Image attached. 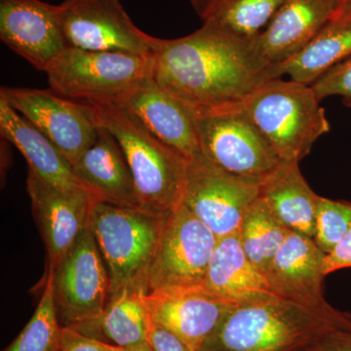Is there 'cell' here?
I'll list each match as a JSON object with an SVG mask.
<instances>
[{"label":"cell","mask_w":351,"mask_h":351,"mask_svg":"<svg viewBox=\"0 0 351 351\" xmlns=\"http://www.w3.org/2000/svg\"><path fill=\"white\" fill-rule=\"evenodd\" d=\"M351 267V228L343 239L335 247L331 253L327 254L324 260L325 276L337 270Z\"/></svg>","instance_id":"obj_31"},{"label":"cell","mask_w":351,"mask_h":351,"mask_svg":"<svg viewBox=\"0 0 351 351\" xmlns=\"http://www.w3.org/2000/svg\"><path fill=\"white\" fill-rule=\"evenodd\" d=\"M61 336L62 326L55 309L52 272L49 269L34 315L3 351H59Z\"/></svg>","instance_id":"obj_27"},{"label":"cell","mask_w":351,"mask_h":351,"mask_svg":"<svg viewBox=\"0 0 351 351\" xmlns=\"http://www.w3.org/2000/svg\"><path fill=\"white\" fill-rule=\"evenodd\" d=\"M332 306L311 308L279 298L233 307L199 351H302L343 319Z\"/></svg>","instance_id":"obj_2"},{"label":"cell","mask_w":351,"mask_h":351,"mask_svg":"<svg viewBox=\"0 0 351 351\" xmlns=\"http://www.w3.org/2000/svg\"><path fill=\"white\" fill-rule=\"evenodd\" d=\"M152 322L199 351L226 314L239 302L212 294L202 286L156 290L145 295Z\"/></svg>","instance_id":"obj_13"},{"label":"cell","mask_w":351,"mask_h":351,"mask_svg":"<svg viewBox=\"0 0 351 351\" xmlns=\"http://www.w3.org/2000/svg\"><path fill=\"white\" fill-rule=\"evenodd\" d=\"M241 104L195 112L201 151L226 172L260 184L286 160L263 137Z\"/></svg>","instance_id":"obj_8"},{"label":"cell","mask_w":351,"mask_h":351,"mask_svg":"<svg viewBox=\"0 0 351 351\" xmlns=\"http://www.w3.org/2000/svg\"><path fill=\"white\" fill-rule=\"evenodd\" d=\"M318 99L341 97L343 105L351 108V56L324 73L313 84Z\"/></svg>","instance_id":"obj_29"},{"label":"cell","mask_w":351,"mask_h":351,"mask_svg":"<svg viewBox=\"0 0 351 351\" xmlns=\"http://www.w3.org/2000/svg\"><path fill=\"white\" fill-rule=\"evenodd\" d=\"M0 38L41 71L68 48L58 5L41 0H0Z\"/></svg>","instance_id":"obj_14"},{"label":"cell","mask_w":351,"mask_h":351,"mask_svg":"<svg viewBox=\"0 0 351 351\" xmlns=\"http://www.w3.org/2000/svg\"><path fill=\"white\" fill-rule=\"evenodd\" d=\"M260 198L291 232L314 239L320 195L307 184L297 161H283L260 184Z\"/></svg>","instance_id":"obj_22"},{"label":"cell","mask_w":351,"mask_h":351,"mask_svg":"<svg viewBox=\"0 0 351 351\" xmlns=\"http://www.w3.org/2000/svg\"><path fill=\"white\" fill-rule=\"evenodd\" d=\"M145 291L122 289L110 295L100 324L99 339L112 346L131 348L149 343L152 318Z\"/></svg>","instance_id":"obj_24"},{"label":"cell","mask_w":351,"mask_h":351,"mask_svg":"<svg viewBox=\"0 0 351 351\" xmlns=\"http://www.w3.org/2000/svg\"><path fill=\"white\" fill-rule=\"evenodd\" d=\"M152 57L114 51L66 48L45 71L50 89L91 106L120 105L152 77Z\"/></svg>","instance_id":"obj_6"},{"label":"cell","mask_w":351,"mask_h":351,"mask_svg":"<svg viewBox=\"0 0 351 351\" xmlns=\"http://www.w3.org/2000/svg\"><path fill=\"white\" fill-rule=\"evenodd\" d=\"M133 113L154 137L186 158L202 154L195 112L149 77L120 105Z\"/></svg>","instance_id":"obj_16"},{"label":"cell","mask_w":351,"mask_h":351,"mask_svg":"<svg viewBox=\"0 0 351 351\" xmlns=\"http://www.w3.org/2000/svg\"><path fill=\"white\" fill-rule=\"evenodd\" d=\"M0 132L15 145L29 168L41 181L53 188L73 195H95L75 175L73 165L29 120L0 99ZM100 199V198H99Z\"/></svg>","instance_id":"obj_19"},{"label":"cell","mask_w":351,"mask_h":351,"mask_svg":"<svg viewBox=\"0 0 351 351\" xmlns=\"http://www.w3.org/2000/svg\"><path fill=\"white\" fill-rule=\"evenodd\" d=\"M258 193L260 184L226 172L203 154L189 159L182 204L218 239L239 232Z\"/></svg>","instance_id":"obj_11"},{"label":"cell","mask_w":351,"mask_h":351,"mask_svg":"<svg viewBox=\"0 0 351 351\" xmlns=\"http://www.w3.org/2000/svg\"><path fill=\"white\" fill-rule=\"evenodd\" d=\"M336 13L351 14V0H341Z\"/></svg>","instance_id":"obj_35"},{"label":"cell","mask_w":351,"mask_h":351,"mask_svg":"<svg viewBox=\"0 0 351 351\" xmlns=\"http://www.w3.org/2000/svg\"><path fill=\"white\" fill-rule=\"evenodd\" d=\"M202 287L239 304L278 298L265 274L245 253L237 233L218 239Z\"/></svg>","instance_id":"obj_21"},{"label":"cell","mask_w":351,"mask_h":351,"mask_svg":"<svg viewBox=\"0 0 351 351\" xmlns=\"http://www.w3.org/2000/svg\"><path fill=\"white\" fill-rule=\"evenodd\" d=\"M152 77L193 112L242 103L263 82L280 77L254 40L203 24L181 38H158Z\"/></svg>","instance_id":"obj_1"},{"label":"cell","mask_w":351,"mask_h":351,"mask_svg":"<svg viewBox=\"0 0 351 351\" xmlns=\"http://www.w3.org/2000/svg\"><path fill=\"white\" fill-rule=\"evenodd\" d=\"M168 215L106 202L95 205L90 228L110 276V295L126 288L149 293V271Z\"/></svg>","instance_id":"obj_5"},{"label":"cell","mask_w":351,"mask_h":351,"mask_svg":"<svg viewBox=\"0 0 351 351\" xmlns=\"http://www.w3.org/2000/svg\"><path fill=\"white\" fill-rule=\"evenodd\" d=\"M59 351H107L98 339L89 338L75 330L62 327Z\"/></svg>","instance_id":"obj_32"},{"label":"cell","mask_w":351,"mask_h":351,"mask_svg":"<svg viewBox=\"0 0 351 351\" xmlns=\"http://www.w3.org/2000/svg\"><path fill=\"white\" fill-rule=\"evenodd\" d=\"M326 254L314 239L291 232L270 262L265 276L279 299L311 308L331 306L323 295Z\"/></svg>","instance_id":"obj_17"},{"label":"cell","mask_w":351,"mask_h":351,"mask_svg":"<svg viewBox=\"0 0 351 351\" xmlns=\"http://www.w3.org/2000/svg\"><path fill=\"white\" fill-rule=\"evenodd\" d=\"M302 351H351V314Z\"/></svg>","instance_id":"obj_30"},{"label":"cell","mask_w":351,"mask_h":351,"mask_svg":"<svg viewBox=\"0 0 351 351\" xmlns=\"http://www.w3.org/2000/svg\"><path fill=\"white\" fill-rule=\"evenodd\" d=\"M286 0H206L198 15L203 24L255 40Z\"/></svg>","instance_id":"obj_25"},{"label":"cell","mask_w":351,"mask_h":351,"mask_svg":"<svg viewBox=\"0 0 351 351\" xmlns=\"http://www.w3.org/2000/svg\"><path fill=\"white\" fill-rule=\"evenodd\" d=\"M149 343L154 351H191L175 335L152 322Z\"/></svg>","instance_id":"obj_33"},{"label":"cell","mask_w":351,"mask_h":351,"mask_svg":"<svg viewBox=\"0 0 351 351\" xmlns=\"http://www.w3.org/2000/svg\"><path fill=\"white\" fill-rule=\"evenodd\" d=\"M351 56V14L335 13L307 45L276 66L280 77L313 85L335 66Z\"/></svg>","instance_id":"obj_23"},{"label":"cell","mask_w":351,"mask_h":351,"mask_svg":"<svg viewBox=\"0 0 351 351\" xmlns=\"http://www.w3.org/2000/svg\"><path fill=\"white\" fill-rule=\"evenodd\" d=\"M87 107L97 125L110 132L119 142L142 209L168 215L179 207L189 159L154 137L127 108L119 105Z\"/></svg>","instance_id":"obj_3"},{"label":"cell","mask_w":351,"mask_h":351,"mask_svg":"<svg viewBox=\"0 0 351 351\" xmlns=\"http://www.w3.org/2000/svg\"><path fill=\"white\" fill-rule=\"evenodd\" d=\"M189 1L191 2V5H193L198 14L200 12L201 9L203 8V6H204L206 0H189Z\"/></svg>","instance_id":"obj_36"},{"label":"cell","mask_w":351,"mask_h":351,"mask_svg":"<svg viewBox=\"0 0 351 351\" xmlns=\"http://www.w3.org/2000/svg\"><path fill=\"white\" fill-rule=\"evenodd\" d=\"M218 237L184 206L166 219L149 276V293L202 286Z\"/></svg>","instance_id":"obj_10"},{"label":"cell","mask_w":351,"mask_h":351,"mask_svg":"<svg viewBox=\"0 0 351 351\" xmlns=\"http://www.w3.org/2000/svg\"><path fill=\"white\" fill-rule=\"evenodd\" d=\"M320 101L313 85L277 77L256 88L241 105L283 160L300 162L330 131Z\"/></svg>","instance_id":"obj_4"},{"label":"cell","mask_w":351,"mask_h":351,"mask_svg":"<svg viewBox=\"0 0 351 351\" xmlns=\"http://www.w3.org/2000/svg\"><path fill=\"white\" fill-rule=\"evenodd\" d=\"M341 0H286L254 40L261 56L280 66L307 45L331 20Z\"/></svg>","instance_id":"obj_18"},{"label":"cell","mask_w":351,"mask_h":351,"mask_svg":"<svg viewBox=\"0 0 351 351\" xmlns=\"http://www.w3.org/2000/svg\"><path fill=\"white\" fill-rule=\"evenodd\" d=\"M99 128L94 144L73 164L75 175L101 202L142 208L130 167L119 142L110 132Z\"/></svg>","instance_id":"obj_20"},{"label":"cell","mask_w":351,"mask_h":351,"mask_svg":"<svg viewBox=\"0 0 351 351\" xmlns=\"http://www.w3.org/2000/svg\"><path fill=\"white\" fill-rule=\"evenodd\" d=\"M49 269L60 325L99 339V324L110 298V279L90 225L61 263Z\"/></svg>","instance_id":"obj_7"},{"label":"cell","mask_w":351,"mask_h":351,"mask_svg":"<svg viewBox=\"0 0 351 351\" xmlns=\"http://www.w3.org/2000/svg\"><path fill=\"white\" fill-rule=\"evenodd\" d=\"M100 345L107 351H154L151 343H145L137 346H131V348H120V346H112L105 341H99Z\"/></svg>","instance_id":"obj_34"},{"label":"cell","mask_w":351,"mask_h":351,"mask_svg":"<svg viewBox=\"0 0 351 351\" xmlns=\"http://www.w3.org/2000/svg\"><path fill=\"white\" fill-rule=\"evenodd\" d=\"M290 232L258 196L245 213L237 234L246 255L265 274Z\"/></svg>","instance_id":"obj_26"},{"label":"cell","mask_w":351,"mask_h":351,"mask_svg":"<svg viewBox=\"0 0 351 351\" xmlns=\"http://www.w3.org/2000/svg\"><path fill=\"white\" fill-rule=\"evenodd\" d=\"M27 191L32 213L47 251L49 269H55L78 235L90 225L96 196L64 193L46 184L27 169Z\"/></svg>","instance_id":"obj_15"},{"label":"cell","mask_w":351,"mask_h":351,"mask_svg":"<svg viewBox=\"0 0 351 351\" xmlns=\"http://www.w3.org/2000/svg\"><path fill=\"white\" fill-rule=\"evenodd\" d=\"M351 228V202L320 196L316 211L314 241L325 254L331 253Z\"/></svg>","instance_id":"obj_28"},{"label":"cell","mask_w":351,"mask_h":351,"mask_svg":"<svg viewBox=\"0 0 351 351\" xmlns=\"http://www.w3.org/2000/svg\"><path fill=\"white\" fill-rule=\"evenodd\" d=\"M58 14L69 48L154 56L158 38L138 29L119 0H64Z\"/></svg>","instance_id":"obj_9"},{"label":"cell","mask_w":351,"mask_h":351,"mask_svg":"<svg viewBox=\"0 0 351 351\" xmlns=\"http://www.w3.org/2000/svg\"><path fill=\"white\" fill-rule=\"evenodd\" d=\"M0 99L29 120L73 165L94 144L99 126L87 105L52 90L1 87Z\"/></svg>","instance_id":"obj_12"}]
</instances>
